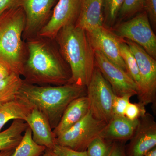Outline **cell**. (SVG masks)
<instances>
[{"mask_svg":"<svg viewBox=\"0 0 156 156\" xmlns=\"http://www.w3.org/2000/svg\"><path fill=\"white\" fill-rule=\"evenodd\" d=\"M25 24L22 6L9 9L0 15V62L20 76L26 56L23 39Z\"/></svg>","mask_w":156,"mask_h":156,"instance_id":"cell-4","label":"cell"},{"mask_svg":"<svg viewBox=\"0 0 156 156\" xmlns=\"http://www.w3.org/2000/svg\"><path fill=\"white\" fill-rule=\"evenodd\" d=\"M81 0H58L52 15L37 35L54 40L59 30L68 25H75L80 11Z\"/></svg>","mask_w":156,"mask_h":156,"instance_id":"cell-11","label":"cell"},{"mask_svg":"<svg viewBox=\"0 0 156 156\" xmlns=\"http://www.w3.org/2000/svg\"><path fill=\"white\" fill-rule=\"evenodd\" d=\"M113 143L98 135L88 145L86 150L87 155L88 156H109Z\"/></svg>","mask_w":156,"mask_h":156,"instance_id":"cell-25","label":"cell"},{"mask_svg":"<svg viewBox=\"0 0 156 156\" xmlns=\"http://www.w3.org/2000/svg\"><path fill=\"white\" fill-rule=\"evenodd\" d=\"M144 10L146 12L154 29L156 27V0H144Z\"/></svg>","mask_w":156,"mask_h":156,"instance_id":"cell-28","label":"cell"},{"mask_svg":"<svg viewBox=\"0 0 156 156\" xmlns=\"http://www.w3.org/2000/svg\"><path fill=\"white\" fill-rule=\"evenodd\" d=\"M34 108L19 97L0 105V131L4 126L11 120L25 121Z\"/></svg>","mask_w":156,"mask_h":156,"instance_id":"cell-18","label":"cell"},{"mask_svg":"<svg viewBox=\"0 0 156 156\" xmlns=\"http://www.w3.org/2000/svg\"><path fill=\"white\" fill-rule=\"evenodd\" d=\"M144 156H156V147L151 150Z\"/></svg>","mask_w":156,"mask_h":156,"instance_id":"cell-35","label":"cell"},{"mask_svg":"<svg viewBox=\"0 0 156 156\" xmlns=\"http://www.w3.org/2000/svg\"><path fill=\"white\" fill-rule=\"evenodd\" d=\"M145 107V105L140 102L138 103L130 102L126 108L125 116L132 121L139 119L146 114Z\"/></svg>","mask_w":156,"mask_h":156,"instance_id":"cell-26","label":"cell"},{"mask_svg":"<svg viewBox=\"0 0 156 156\" xmlns=\"http://www.w3.org/2000/svg\"><path fill=\"white\" fill-rule=\"evenodd\" d=\"M103 0H81L75 25L87 32L104 25Z\"/></svg>","mask_w":156,"mask_h":156,"instance_id":"cell-16","label":"cell"},{"mask_svg":"<svg viewBox=\"0 0 156 156\" xmlns=\"http://www.w3.org/2000/svg\"><path fill=\"white\" fill-rule=\"evenodd\" d=\"M139 119H128L125 116L113 115L101 132L99 136L112 142L125 143L134 135Z\"/></svg>","mask_w":156,"mask_h":156,"instance_id":"cell-15","label":"cell"},{"mask_svg":"<svg viewBox=\"0 0 156 156\" xmlns=\"http://www.w3.org/2000/svg\"><path fill=\"white\" fill-rule=\"evenodd\" d=\"M124 1L103 0L104 25L111 28L115 24Z\"/></svg>","mask_w":156,"mask_h":156,"instance_id":"cell-23","label":"cell"},{"mask_svg":"<svg viewBox=\"0 0 156 156\" xmlns=\"http://www.w3.org/2000/svg\"><path fill=\"white\" fill-rule=\"evenodd\" d=\"M115 95L111 85L95 66L87 87L89 110L93 116L107 124L113 116V103Z\"/></svg>","mask_w":156,"mask_h":156,"instance_id":"cell-6","label":"cell"},{"mask_svg":"<svg viewBox=\"0 0 156 156\" xmlns=\"http://www.w3.org/2000/svg\"><path fill=\"white\" fill-rule=\"evenodd\" d=\"M86 95L87 87L72 83L61 86H38L23 81L17 97L41 112L53 129L58 125L69 103Z\"/></svg>","mask_w":156,"mask_h":156,"instance_id":"cell-3","label":"cell"},{"mask_svg":"<svg viewBox=\"0 0 156 156\" xmlns=\"http://www.w3.org/2000/svg\"><path fill=\"white\" fill-rule=\"evenodd\" d=\"M14 150L0 151V156H11L14 153Z\"/></svg>","mask_w":156,"mask_h":156,"instance_id":"cell-34","label":"cell"},{"mask_svg":"<svg viewBox=\"0 0 156 156\" xmlns=\"http://www.w3.org/2000/svg\"><path fill=\"white\" fill-rule=\"evenodd\" d=\"M89 111L87 95L78 97L72 101L65 110L58 125L53 130L55 137L67 131L80 121Z\"/></svg>","mask_w":156,"mask_h":156,"instance_id":"cell-17","label":"cell"},{"mask_svg":"<svg viewBox=\"0 0 156 156\" xmlns=\"http://www.w3.org/2000/svg\"><path fill=\"white\" fill-rule=\"evenodd\" d=\"M28 127L25 121L14 120L9 128L0 131V151L15 149L22 140L23 133Z\"/></svg>","mask_w":156,"mask_h":156,"instance_id":"cell-19","label":"cell"},{"mask_svg":"<svg viewBox=\"0 0 156 156\" xmlns=\"http://www.w3.org/2000/svg\"><path fill=\"white\" fill-rule=\"evenodd\" d=\"M132 96L126 95L119 96L116 95L113 103L112 111L113 115L125 116V112L130 99Z\"/></svg>","mask_w":156,"mask_h":156,"instance_id":"cell-27","label":"cell"},{"mask_svg":"<svg viewBox=\"0 0 156 156\" xmlns=\"http://www.w3.org/2000/svg\"><path fill=\"white\" fill-rule=\"evenodd\" d=\"M111 29L120 38L136 43L156 58V36L145 11L125 21L116 23Z\"/></svg>","mask_w":156,"mask_h":156,"instance_id":"cell-5","label":"cell"},{"mask_svg":"<svg viewBox=\"0 0 156 156\" xmlns=\"http://www.w3.org/2000/svg\"><path fill=\"white\" fill-rule=\"evenodd\" d=\"M94 51H98L110 61L126 72L119 49L121 39L110 28L105 25L87 32Z\"/></svg>","mask_w":156,"mask_h":156,"instance_id":"cell-13","label":"cell"},{"mask_svg":"<svg viewBox=\"0 0 156 156\" xmlns=\"http://www.w3.org/2000/svg\"><path fill=\"white\" fill-rule=\"evenodd\" d=\"M21 6V0H0V15L7 10Z\"/></svg>","mask_w":156,"mask_h":156,"instance_id":"cell-30","label":"cell"},{"mask_svg":"<svg viewBox=\"0 0 156 156\" xmlns=\"http://www.w3.org/2000/svg\"><path fill=\"white\" fill-rule=\"evenodd\" d=\"M40 156H58V155L55 153L53 150L47 148L44 152Z\"/></svg>","mask_w":156,"mask_h":156,"instance_id":"cell-33","label":"cell"},{"mask_svg":"<svg viewBox=\"0 0 156 156\" xmlns=\"http://www.w3.org/2000/svg\"><path fill=\"white\" fill-rule=\"evenodd\" d=\"M12 73L5 66L0 62V80L5 79L11 75Z\"/></svg>","mask_w":156,"mask_h":156,"instance_id":"cell-32","label":"cell"},{"mask_svg":"<svg viewBox=\"0 0 156 156\" xmlns=\"http://www.w3.org/2000/svg\"><path fill=\"white\" fill-rule=\"evenodd\" d=\"M128 145L126 156H144L156 147V122L149 113L139 119L138 126Z\"/></svg>","mask_w":156,"mask_h":156,"instance_id":"cell-12","label":"cell"},{"mask_svg":"<svg viewBox=\"0 0 156 156\" xmlns=\"http://www.w3.org/2000/svg\"><path fill=\"white\" fill-rule=\"evenodd\" d=\"M53 151L58 156H88L87 151H79L56 144Z\"/></svg>","mask_w":156,"mask_h":156,"instance_id":"cell-29","label":"cell"},{"mask_svg":"<svg viewBox=\"0 0 156 156\" xmlns=\"http://www.w3.org/2000/svg\"><path fill=\"white\" fill-rule=\"evenodd\" d=\"M46 149L45 147L39 145L34 141L31 130L28 127L11 156H40Z\"/></svg>","mask_w":156,"mask_h":156,"instance_id":"cell-21","label":"cell"},{"mask_svg":"<svg viewBox=\"0 0 156 156\" xmlns=\"http://www.w3.org/2000/svg\"><path fill=\"white\" fill-rule=\"evenodd\" d=\"M25 122L31 130L34 141L39 145L53 150L56 144V137L44 115L37 109L34 108Z\"/></svg>","mask_w":156,"mask_h":156,"instance_id":"cell-14","label":"cell"},{"mask_svg":"<svg viewBox=\"0 0 156 156\" xmlns=\"http://www.w3.org/2000/svg\"><path fill=\"white\" fill-rule=\"evenodd\" d=\"M25 16L23 39L37 35L48 23L58 0H21Z\"/></svg>","mask_w":156,"mask_h":156,"instance_id":"cell-10","label":"cell"},{"mask_svg":"<svg viewBox=\"0 0 156 156\" xmlns=\"http://www.w3.org/2000/svg\"><path fill=\"white\" fill-rule=\"evenodd\" d=\"M125 143L114 142L111 153L109 156H126Z\"/></svg>","mask_w":156,"mask_h":156,"instance_id":"cell-31","label":"cell"},{"mask_svg":"<svg viewBox=\"0 0 156 156\" xmlns=\"http://www.w3.org/2000/svg\"><path fill=\"white\" fill-rule=\"evenodd\" d=\"M144 10V0H125L120 9L116 23L130 19Z\"/></svg>","mask_w":156,"mask_h":156,"instance_id":"cell-24","label":"cell"},{"mask_svg":"<svg viewBox=\"0 0 156 156\" xmlns=\"http://www.w3.org/2000/svg\"><path fill=\"white\" fill-rule=\"evenodd\" d=\"M23 82L21 76L14 73L0 80V105L17 98Z\"/></svg>","mask_w":156,"mask_h":156,"instance_id":"cell-20","label":"cell"},{"mask_svg":"<svg viewBox=\"0 0 156 156\" xmlns=\"http://www.w3.org/2000/svg\"><path fill=\"white\" fill-rule=\"evenodd\" d=\"M136 59L140 78L137 96L144 105L156 101V60L136 43L124 39Z\"/></svg>","mask_w":156,"mask_h":156,"instance_id":"cell-8","label":"cell"},{"mask_svg":"<svg viewBox=\"0 0 156 156\" xmlns=\"http://www.w3.org/2000/svg\"><path fill=\"white\" fill-rule=\"evenodd\" d=\"M24 42L26 56L22 76L24 82L38 86L70 83V69L55 40L37 35Z\"/></svg>","mask_w":156,"mask_h":156,"instance_id":"cell-1","label":"cell"},{"mask_svg":"<svg viewBox=\"0 0 156 156\" xmlns=\"http://www.w3.org/2000/svg\"><path fill=\"white\" fill-rule=\"evenodd\" d=\"M54 40L70 69V83L87 87L95 67V51L87 32L75 25L66 26Z\"/></svg>","mask_w":156,"mask_h":156,"instance_id":"cell-2","label":"cell"},{"mask_svg":"<svg viewBox=\"0 0 156 156\" xmlns=\"http://www.w3.org/2000/svg\"><path fill=\"white\" fill-rule=\"evenodd\" d=\"M95 51V66L111 86L117 96L137 95L136 84L126 72L109 60L98 51Z\"/></svg>","mask_w":156,"mask_h":156,"instance_id":"cell-9","label":"cell"},{"mask_svg":"<svg viewBox=\"0 0 156 156\" xmlns=\"http://www.w3.org/2000/svg\"><path fill=\"white\" fill-rule=\"evenodd\" d=\"M106 125L93 116L89 110L80 121L56 137V144L75 151H86L90 142L99 135Z\"/></svg>","mask_w":156,"mask_h":156,"instance_id":"cell-7","label":"cell"},{"mask_svg":"<svg viewBox=\"0 0 156 156\" xmlns=\"http://www.w3.org/2000/svg\"><path fill=\"white\" fill-rule=\"evenodd\" d=\"M119 49L121 56L126 66V72L136 84L138 92L140 86V78L136 59L124 39L121 38L120 40Z\"/></svg>","mask_w":156,"mask_h":156,"instance_id":"cell-22","label":"cell"}]
</instances>
